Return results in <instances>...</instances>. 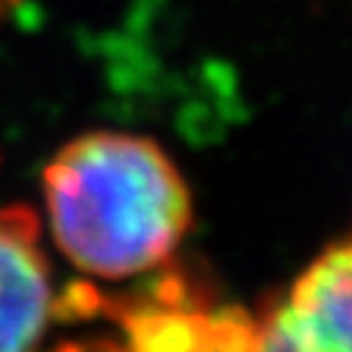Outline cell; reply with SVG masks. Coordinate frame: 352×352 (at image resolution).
<instances>
[{
  "mask_svg": "<svg viewBox=\"0 0 352 352\" xmlns=\"http://www.w3.org/2000/svg\"><path fill=\"white\" fill-rule=\"evenodd\" d=\"M39 217L28 206L0 208V349L34 346L56 314Z\"/></svg>",
  "mask_w": 352,
  "mask_h": 352,
  "instance_id": "cell-4",
  "label": "cell"
},
{
  "mask_svg": "<svg viewBox=\"0 0 352 352\" xmlns=\"http://www.w3.org/2000/svg\"><path fill=\"white\" fill-rule=\"evenodd\" d=\"M20 3V0H0V23H3L9 14H12V9Z\"/></svg>",
  "mask_w": 352,
  "mask_h": 352,
  "instance_id": "cell-5",
  "label": "cell"
},
{
  "mask_svg": "<svg viewBox=\"0 0 352 352\" xmlns=\"http://www.w3.org/2000/svg\"><path fill=\"white\" fill-rule=\"evenodd\" d=\"M258 349L352 352V228L255 316Z\"/></svg>",
  "mask_w": 352,
  "mask_h": 352,
  "instance_id": "cell-2",
  "label": "cell"
},
{
  "mask_svg": "<svg viewBox=\"0 0 352 352\" xmlns=\"http://www.w3.org/2000/svg\"><path fill=\"white\" fill-rule=\"evenodd\" d=\"M136 349H258L255 316L241 308L214 305L178 280H166L150 294L109 302L98 294Z\"/></svg>",
  "mask_w": 352,
  "mask_h": 352,
  "instance_id": "cell-3",
  "label": "cell"
},
{
  "mask_svg": "<svg viewBox=\"0 0 352 352\" xmlns=\"http://www.w3.org/2000/svg\"><path fill=\"white\" fill-rule=\"evenodd\" d=\"M42 189L58 250L98 278L166 263L192 228L184 175L147 136L92 131L72 139L45 166Z\"/></svg>",
  "mask_w": 352,
  "mask_h": 352,
  "instance_id": "cell-1",
  "label": "cell"
}]
</instances>
